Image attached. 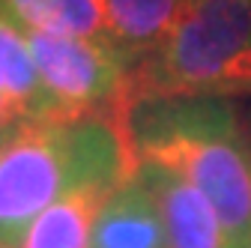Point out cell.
I'll return each mask as SVG.
<instances>
[{"label":"cell","mask_w":251,"mask_h":248,"mask_svg":"<svg viewBox=\"0 0 251 248\" xmlns=\"http://www.w3.org/2000/svg\"><path fill=\"white\" fill-rule=\"evenodd\" d=\"M135 129L138 162L162 165L215 206L230 242L251 248V135L225 99H179Z\"/></svg>","instance_id":"6da1fadb"},{"label":"cell","mask_w":251,"mask_h":248,"mask_svg":"<svg viewBox=\"0 0 251 248\" xmlns=\"http://www.w3.org/2000/svg\"><path fill=\"white\" fill-rule=\"evenodd\" d=\"M0 96L18 120L51 117V99L33 66L27 33L0 9Z\"/></svg>","instance_id":"ba28073f"},{"label":"cell","mask_w":251,"mask_h":248,"mask_svg":"<svg viewBox=\"0 0 251 248\" xmlns=\"http://www.w3.org/2000/svg\"><path fill=\"white\" fill-rule=\"evenodd\" d=\"M135 174L155 200L168 248H236L215 206L188 179L150 162H138Z\"/></svg>","instance_id":"277c9868"},{"label":"cell","mask_w":251,"mask_h":248,"mask_svg":"<svg viewBox=\"0 0 251 248\" xmlns=\"http://www.w3.org/2000/svg\"><path fill=\"white\" fill-rule=\"evenodd\" d=\"M27 45L51 99V120L132 117L126 105V75L132 60L111 39L27 33Z\"/></svg>","instance_id":"3957f363"},{"label":"cell","mask_w":251,"mask_h":248,"mask_svg":"<svg viewBox=\"0 0 251 248\" xmlns=\"http://www.w3.org/2000/svg\"><path fill=\"white\" fill-rule=\"evenodd\" d=\"M111 192L87 185L63 195L30 222L18 248H93V224Z\"/></svg>","instance_id":"52a82bcc"},{"label":"cell","mask_w":251,"mask_h":248,"mask_svg":"<svg viewBox=\"0 0 251 248\" xmlns=\"http://www.w3.org/2000/svg\"><path fill=\"white\" fill-rule=\"evenodd\" d=\"M15 123H21V120H18V117H15V111L6 105V99L0 96V135H3L9 126H15Z\"/></svg>","instance_id":"30bf717a"},{"label":"cell","mask_w":251,"mask_h":248,"mask_svg":"<svg viewBox=\"0 0 251 248\" xmlns=\"http://www.w3.org/2000/svg\"><path fill=\"white\" fill-rule=\"evenodd\" d=\"M0 9L27 33L108 39L105 0H0Z\"/></svg>","instance_id":"9c48e42d"},{"label":"cell","mask_w":251,"mask_h":248,"mask_svg":"<svg viewBox=\"0 0 251 248\" xmlns=\"http://www.w3.org/2000/svg\"><path fill=\"white\" fill-rule=\"evenodd\" d=\"M0 248H18V245H12V242H0Z\"/></svg>","instance_id":"8fae6325"},{"label":"cell","mask_w":251,"mask_h":248,"mask_svg":"<svg viewBox=\"0 0 251 248\" xmlns=\"http://www.w3.org/2000/svg\"><path fill=\"white\" fill-rule=\"evenodd\" d=\"M251 93V0H192L174 33L129 63L126 105Z\"/></svg>","instance_id":"7a4b0ae2"},{"label":"cell","mask_w":251,"mask_h":248,"mask_svg":"<svg viewBox=\"0 0 251 248\" xmlns=\"http://www.w3.org/2000/svg\"><path fill=\"white\" fill-rule=\"evenodd\" d=\"M93 248H168L162 215L138 174L102 203L93 224Z\"/></svg>","instance_id":"5b68a950"},{"label":"cell","mask_w":251,"mask_h":248,"mask_svg":"<svg viewBox=\"0 0 251 248\" xmlns=\"http://www.w3.org/2000/svg\"><path fill=\"white\" fill-rule=\"evenodd\" d=\"M192 0H105L108 39L138 60L155 51L179 24Z\"/></svg>","instance_id":"8992f818"}]
</instances>
